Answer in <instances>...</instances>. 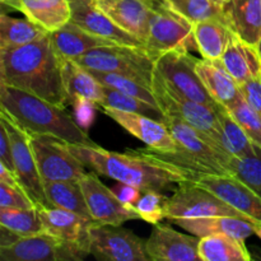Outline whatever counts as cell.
Wrapping results in <instances>:
<instances>
[{
  "label": "cell",
  "instance_id": "obj_33",
  "mask_svg": "<svg viewBox=\"0 0 261 261\" xmlns=\"http://www.w3.org/2000/svg\"><path fill=\"white\" fill-rule=\"evenodd\" d=\"M163 2L193 24L209 19H218L227 23L224 15V4L218 0H163Z\"/></svg>",
  "mask_w": 261,
  "mask_h": 261
},
{
  "label": "cell",
  "instance_id": "obj_35",
  "mask_svg": "<svg viewBox=\"0 0 261 261\" xmlns=\"http://www.w3.org/2000/svg\"><path fill=\"white\" fill-rule=\"evenodd\" d=\"M92 75L97 79L101 84L106 87H111V88L117 89V91L122 92V93L132 96L134 98H139L142 101L148 102V103L153 105V106L160 109L157 99H155L154 93H153L152 88L147 87L145 84L140 83L139 81L130 76L124 75V74H117V73H107V71H97L91 70Z\"/></svg>",
  "mask_w": 261,
  "mask_h": 261
},
{
  "label": "cell",
  "instance_id": "obj_46",
  "mask_svg": "<svg viewBox=\"0 0 261 261\" xmlns=\"http://www.w3.org/2000/svg\"><path fill=\"white\" fill-rule=\"evenodd\" d=\"M255 234H256L257 237H260V239H261V223L257 224V227H256V233H255Z\"/></svg>",
  "mask_w": 261,
  "mask_h": 261
},
{
  "label": "cell",
  "instance_id": "obj_5",
  "mask_svg": "<svg viewBox=\"0 0 261 261\" xmlns=\"http://www.w3.org/2000/svg\"><path fill=\"white\" fill-rule=\"evenodd\" d=\"M75 61L91 70L124 74L152 88L154 60L144 48L114 43L89 50Z\"/></svg>",
  "mask_w": 261,
  "mask_h": 261
},
{
  "label": "cell",
  "instance_id": "obj_19",
  "mask_svg": "<svg viewBox=\"0 0 261 261\" xmlns=\"http://www.w3.org/2000/svg\"><path fill=\"white\" fill-rule=\"evenodd\" d=\"M93 3L120 28L145 43L154 0H93Z\"/></svg>",
  "mask_w": 261,
  "mask_h": 261
},
{
  "label": "cell",
  "instance_id": "obj_37",
  "mask_svg": "<svg viewBox=\"0 0 261 261\" xmlns=\"http://www.w3.org/2000/svg\"><path fill=\"white\" fill-rule=\"evenodd\" d=\"M237 124L242 127L247 137L254 144L261 148V117L260 115L247 103L244 96H240L231 105L226 107Z\"/></svg>",
  "mask_w": 261,
  "mask_h": 261
},
{
  "label": "cell",
  "instance_id": "obj_20",
  "mask_svg": "<svg viewBox=\"0 0 261 261\" xmlns=\"http://www.w3.org/2000/svg\"><path fill=\"white\" fill-rule=\"evenodd\" d=\"M37 209L42 219L45 232L65 242L89 246V228L93 224V221L84 218L74 212L53 205H40Z\"/></svg>",
  "mask_w": 261,
  "mask_h": 261
},
{
  "label": "cell",
  "instance_id": "obj_11",
  "mask_svg": "<svg viewBox=\"0 0 261 261\" xmlns=\"http://www.w3.org/2000/svg\"><path fill=\"white\" fill-rule=\"evenodd\" d=\"M196 59L190 51H167L154 60L155 71L163 81L188 98L217 107L218 103L206 91L196 71Z\"/></svg>",
  "mask_w": 261,
  "mask_h": 261
},
{
  "label": "cell",
  "instance_id": "obj_8",
  "mask_svg": "<svg viewBox=\"0 0 261 261\" xmlns=\"http://www.w3.org/2000/svg\"><path fill=\"white\" fill-rule=\"evenodd\" d=\"M28 137L42 181H79L87 173V166L73 154L65 140L48 134Z\"/></svg>",
  "mask_w": 261,
  "mask_h": 261
},
{
  "label": "cell",
  "instance_id": "obj_17",
  "mask_svg": "<svg viewBox=\"0 0 261 261\" xmlns=\"http://www.w3.org/2000/svg\"><path fill=\"white\" fill-rule=\"evenodd\" d=\"M70 3L71 23L97 37L105 38L117 45L144 48L142 41L120 28L111 18L94 5L93 0H70Z\"/></svg>",
  "mask_w": 261,
  "mask_h": 261
},
{
  "label": "cell",
  "instance_id": "obj_7",
  "mask_svg": "<svg viewBox=\"0 0 261 261\" xmlns=\"http://www.w3.org/2000/svg\"><path fill=\"white\" fill-rule=\"evenodd\" d=\"M152 91L163 115L175 116L188 122L189 125L195 127L196 130H199L221 145L218 111H217L221 105L213 107L188 98L180 92L173 89L172 87L168 86L163 81L162 76L155 71V69L152 81Z\"/></svg>",
  "mask_w": 261,
  "mask_h": 261
},
{
  "label": "cell",
  "instance_id": "obj_36",
  "mask_svg": "<svg viewBox=\"0 0 261 261\" xmlns=\"http://www.w3.org/2000/svg\"><path fill=\"white\" fill-rule=\"evenodd\" d=\"M102 91H103V98L99 103V107H110V109L121 110V111L137 112V114H143L145 116L161 120V121L163 120V112L161 111V109L148 103V102L127 96L111 87L103 86Z\"/></svg>",
  "mask_w": 261,
  "mask_h": 261
},
{
  "label": "cell",
  "instance_id": "obj_12",
  "mask_svg": "<svg viewBox=\"0 0 261 261\" xmlns=\"http://www.w3.org/2000/svg\"><path fill=\"white\" fill-rule=\"evenodd\" d=\"M91 255L101 261H150L145 242L129 229L94 223L89 228Z\"/></svg>",
  "mask_w": 261,
  "mask_h": 261
},
{
  "label": "cell",
  "instance_id": "obj_24",
  "mask_svg": "<svg viewBox=\"0 0 261 261\" xmlns=\"http://www.w3.org/2000/svg\"><path fill=\"white\" fill-rule=\"evenodd\" d=\"M196 71L214 101L221 106L227 107L241 96L240 84L224 68L221 59L209 60L201 59L196 61Z\"/></svg>",
  "mask_w": 261,
  "mask_h": 261
},
{
  "label": "cell",
  "instance_id": "obj_39",
  "mask_svg": "<svg viewBox=\"0 0 261 261\" xmlns=\"http://www.w3.org/2000/svg\"><path fill=\"white\" fill-rule=\"evenodd\" d=\"M167 199L168 198L162 195V193H160V191H144L135 204V211L139 214L140 219L155 226L162 219L166 218Z\"/></svg>",
  "mask_w": 261,
  "mask_h": 261
},
{
  "label": "cell",
  "instance_id": "obj_9",
  "mask_svg": "<svg viewBox=\"0 0 261 261\" xmlns=\"http://www.w3.org/2000/svg\"><path fill=\"white\" fill-rule=\"evenodd\" d=\"M88 255L89 246L65 242L47 232L20 237L8 246H0L3 261H81Z\"/></svg>",
  "mask_w": 261,
  "mask_h": 261
},
{
  "label": "cell",
  "instance_id": "obj_47",
  "mask_svg": "<svg viewBox=\"0 0 261 261\" xmlns=\"http://www.w3.org/2000/svg\"><path fill=\"white\" fill-rule=\"evenodd\" d=\"M256 50H257V53H259V56H260V59H261V38H260L259 43H257V45H256Z\"/></svg>",
  "mask_w": 261,
  "mask_h": 261
},
{
  "label": "cell",
  "instance_id": "obj_48",
  "mask_svg": "<svg viewBox=\"0 0 261 261\" xmlns=\"http://www.w3.org/2000/svg\"><path fill=\"white\" fill-rule=\"evenodd\" d=\"M218 2H221V3H223V4H224V3H227V2H228V0H218Z\"/></svg>",
  "mask_w": 261,
  "mask_h": 261
},
{
  "label": "cell",
  "instance_id": "obj_45",
  "mask_svg": "<svg viewBox=\"0 0 261 261\" xmlns=\"http://www.w3.org/2000/svg\"><path fill=\"white\" fill-rule=\"evenodd\" d=\"M0 3H2L3 10H4L5 8H8V9L18 10V12H19L20 0H0Z\"/></svg>",
  "mask_w": 261,
  "mask_h": 261
},
{
  "label": "cell",
  "instance_id": "obj_29",
  "mask_svg": "<svg viewBox=\"0 0 261 261\" xmlns=\"http://www.w3.org/2000/svg\"><path fill=\"white\" fill-rule=\"evenodd\" d=\"M199 256L201 261H250L251 255L244 240L229 234H211L199 240Z\"/></svg>",
  "mask_w": 261,
  "mask_h": 261
},
{
  "label": "cell",
  "instance_id": "obj_28",
  "mask_svg": "<svg viewBox=\"0 0 261 261\" xmlns=\"http://www.w3.org/2000/svg\"><path fill=\"white\" fill-rule=\"evenodd\" d=\"M233 35L234 32L231 27L226 22L218 19L203 20L194 24L196 48L203 59H221Z\"/></svg>",
  "mask_w": 261,
  "mask_h": 261
},
{
  "label": "cell",
  "instance_id": "obj_6",
  "mask_svg": "<svg viewBox=\"0 0 261 261\" xmlns=\"http://www.w3.org/2000/svg\"><path fill=\"white\" fill-rule=\"evenodd\" d=\"M144 48L153 60L167 51H191L196 48L194 24L171 9L163 0H154Z\"/></svg>",
  "mask_w": 261,
  "mask_h": 261
},
{
  "label": "cell",
  "instance_id": "obj_15",
  "mask_svg": "<svg viewBox=\"0 0 261 261\" xmlns=\"http://www.w3.org/2000/svg\"><path fill=\"white\" fill-rule=\"evenodd\" d=\"M193 181L213 193L245 217L261 223V196L234 175L199 173Z\"/></svg>",
  "mask_w": 261,
  "mask_h": 261
},
{
  "label": "cell",
  "instance_id": "obj_42",
  "mask_svg": "<svg viewBox=\"0 0 261 261\" xmlns=\"http://www.w3.org/2000/svg\"><path fill=\"white\" fill-rule=\"evenodd\" d=\"M0 163L4 165L8 170L15 173L10 138L9 134H8L7 127H5V125L2 121H0Z\"/></svg>",
  "mask_w": 261,
  "mask_h": 261
},
{
  "label": "cell",
  "instance_id": "obj_22",
  "mask_svg": "<svg viewBox=\"0 0 261 261\" xmlns=\"http://www.w3.org/2000/svg\"><path fill=\"white\" fill-rule=\"evenodd\" d=\"M61 78L69 103L76 99H87L99 106L103 98V86L92 75L91 71L73 59L60 58Z\"/></svg>",
  "mask_w": 261,
  "mask_h": 261
},
{
  "label": "cell",
  "instance_id": "obj_32",
  "mask_svg": "<svg viewBox=\"0 0 261 261\" xmlns=\"http://www.w3.org/2000/svg\"><path fill=\"white\" fill-rule=\"evenodd\" d=\"M217 111L219 120V142L222 148L231 157L242 158L254 154L256 152V144L251 142L226 107L219 106Z\"/></svg>",
  "mask_w": 261,
  "mask_h": 261
},
{
  "label": "cell",
  "instance_id": "obj_34",
  "mask_svg": "<svg viewBox=\"0 0 261 261\" xmlns=\"http://www.w3.org/2000/svg\"><path fill=\"white\" fill-rule=\"evenodd\" d=\"M0 226L10 229L20 237L33 236L45 232L37 208L0 209Z\"/></svg>",
  "mask_w": 261,
  "mask_h": 261
},
{
  "label": "cell",
  "instance_id": "obj_43",
  "mask_svg": "<svg viewBox=\"0 0 261 261\" xmlns=\"http://www.w3.org/2000/svg\"><path fill=\"white\" fill-rule=\"evenodd\" d=\"M74 107H75V116L78 119V124L83 127L84 130L87 129L89 124L93 120V112H94V106H98L97 103L91 101H87V99H76L75 102H73Z\"/></svg>",
  "mask_w": 261,
  "mask_h": 261
},
{
  "label": "cell",
  "instance_id": "obj_23",
  "mask_svg": "<svg viewBox=\"0 0 261 261\" xmlns=\"http://www.w3.org/2000/svg\"><path fill=\"white\" fill-rule=\"evenodd\" d=\"M224 15L234 35L252 46L261 38V0H228Z\"/></svg>",
  "mask_w": 261,
  "mask_h": 261
},
{
  "label": "cell",
  "instance_id": "obj_41",
  "mask_svg": "<svg viewBox=\"0 0 261 261\" xmlns=\"http://www.w3.org/2000/svg\"><path fill=\"white\" fill-rule=\"evenodd\" d=\"M241 94L247 103L260 115L261 117V78H254L240 86Z\"/></svg>",
  "mask_w": 261,
  "mask_h": 261
},
{
  "label": "cell",
  "instance_id": "obj_4",
  "mask_svg": "<svg viewBox=\"0 0 261 261\" xmlns=\"http://www.w3.org/2000/svg\"><path fill=\"white\" fill-rule=\"evenodd\" d=\"M162 121L175 138L178 150L173 154L154 152L158 157L186 168L195 176L199 173L232 175L229 168L232 157L218 143L175 116L163 115Z\"/></svg>",
  "mask_w": 261,
  "mask_h": 261
},
{
  "label": "cell",
  "instance_id": "obj_16",
  "mask_svg": "<svg viewBox=\"0 0 261 261\" xmlns=\"http://www.w3.org/2000/svg\"><path fill=\"white\" fill-rule=\"evenodd\" d=\"M102 111L116 121L122 129L129 132L144 144L152 152L161 154H173L178 150L175 138L163 121L153 117L145 116L137 112L121 111V110L101 107Z\"/></svg>",
  "mask_w": 261,
  "mask_h": 261
},
{
  "label": "cell",
  "instance_id": "obj_27",
  "mask_svg": "<svg viewBox=\"0 0 261 261\" xmlns=\"http://www.w3.org/2000/svg\"><path fill=\"white\" fill-rule=\"evenodd\" d=\"M19 12L47 30H59L71 19L70 0H20Z\"/></svg>",
  "mask_w": 261,
  "mask_h": 261
},
{
  "label": "cell",
  "instance_id": "obj_30",
  "mask_svg": "<svg viewBox=\"0 0 261 261\" xmlns=\"http://www.w3.org/2000/svg\"><path fill=\"white\" fill-rule=\"evenodd\" d=\"M43 189L48 205L74 212L93 221L79 181H43Z\"/></svg>",
  "mask_w": 261,
  "mask_h": 261
},
{
  "label": "cell",
  "instance_id": "obj_10",
  "mask_svg": "<svg viewBox=\"0 0 261 261\" xmlns=\"http://www.w3.org/2000/svg\"><path fill=\"white\" fill-rule=\"evenodd\" d=\"M216 216L247 218L213 193L196 185L194 181L180 184L177 190L166 203V219L168 221Z\"/></svg>",
  "mask_w": 261,
  "mask_h": 261
},
{
  "label": "cell",
  "instance_id": "obj_49",
  "mask_svg": "<svg viewBox=\"0 0 261 261\" xmlns=\"http://www.w3.org/2000/svg\"><path fill=\"white\" fill-rule=\"evenodd\" d=\"M260 78H261V75H260Z\"/></svg>",
  "mask_w": 261,
  "mask_h": 261
},
{
  "label": "cell",
  "instance_id": "obj_13",
  "mask_svg": "<svg viewBox=\"0 0 261 261\" xmlns=\"http://www.w3.org/2000/svg\"><path fill=\"white\" fill-rule=\"evenodd\" d=\"M0 121L5 125L8 134H9L15 175H17L20 185L27 191L36 205H48L45 195V189H43L42 177L38 171L27 132H24L4 111H2V115H0Z\"/></svg>",
  "mask_w": 261,
  "mask_h": 261
},
{
  "label": "cell",
  "instance_id": "obj_1",
  "mask_svg": "<svg viewBox=\"0 0 261 261\" xmlns=\"http://www.w3.org/2000/svg\"><path fill=\"white\" fill-rule=\"evenodd\" d=\"M69 149L84 165L98 175L139 189L142 193L154 190L162 193L173 185L193 181V172L158 157L154 152L117 153L98 145L69 144Z\"/></svg>",
  "mask_w": 261,
  "mask_h": 261
},
{
  "label": "cell",
  "instance_id": "obj_26",
  "mask_svg": "<svg viewBox=\"0 0 261 261\" xmlns=\"http://www.w3.org/2000/svg\"><path fill=\"white\" fill-rule=\"evenodd\" d=\"M221 61L240 86L261 75V59L256 46L250 45L237 35L232 36Z\"/></svg>",
  "mask_w": 261,
  "mask_h": 261
},
{
  "label": "cell",
  "instance_id": "obj_2",
  "mask_svg": "<svg viewBox=\"0 0 261 261\" xmlns=\"http://www.w3.org/2000/svg\"><path fill=\"white\" fill-rule=\"evenodd\" d=\"M0 83L30 92L63 109L69 103L60 58L48 35L28 45L0 50Z\"/></svg>",
  "mask_w": 261,
  "mask_h": 261
},
{
  "label": "cell",
  "instance_id": "obj_21",
  "mask_svg": "<svg viewBox=\"0 0 261 261\" xmlns=\"http://www.w3.org/2000/svg\"><path fill=\"white\" fill-rule=\"evenodd\" d=\"M172 223L177 224L185 231L190 232L194 236L205 237L211 234H229L236 239L246 240L250 236L256 233V222L249 218L231 216H216V217H203V218L191 219H173Z\"/></svg>",
  "mask_w": 261,
  "mask_h": 261
},
{
  "label": "cell",
  "instance_id": "obj_38",
  "mask_svg": "<svg viewBox=\"0 0 261 261\" xmlns=\"http://www.w3.org/2000/svg\"><path fill=\"white\" fill-rule=\"evenodd\" d=\"M232 175L244 181L247 186L261 196V148L256 145V152L242 158H231L229 163Z\"/></svg>",
  "mask_w": 261,
  "mask_h": 261
},
{
  "label": "cell",
  "instance_id": "obj_40",
  "mask_svg": "<svg viewBox=\"0 0 261 261\" xmlns=\"http://www.w3.org/2000/svg\"><path fill=\"white\" fill-rule=\"evenodd\" d=\"M37 208L22 185H10L0 181V209Z\"/></svg>",
  "mask_w": 261,
  "mask_h": 261
},
{
  "label": "cell",
  "instance_id": "obj_3",
  "mask_svg": "<svg viewBox=\"0 0 261 261\" xmlns=\"http://www.w3.org/2000/svg\"><path fill=\"white\" fill-rule=\"evenodd\" d=\"M0 107L28 134H48L69 144L96 145L65 109L45 98L0 83Z\"/></svg>",
  "mask_w": 261,
  "mask_h": 261
},
{
  "label": "cell",
  "instance_id": "obj_14",
  "mask_svg": "<svg viewBox=\"0 0 261 261\" xmlns=\"http://www.w3.org/2000/svg\"><path fill=\"white\" fill-rule=\"evenodd\" d=\"M98 173L87 172L79 180L87 206L94 223L121 226L132 219H140L134 205L124 203L112 189L101 182Z\"/></svg>",
  "mask_w": 261,
  "mask_h": 261
},
{
  "label": "cell",
  "instance_id": "obj_44",
  "mask_svg": "<svg viewBox=\"0 0 261 261\" xmlns=\"http://www.w3.org/2000/svg\"><path fill=\"white\" fill-rule=\"evenodd\" d=\"M112 190H114V193L116 194L124 203L134 206L135 204H137V201L139 200L140 193H142L138 188H134V186L126 185V184L122 182H119V185L112 188Z\"/></svg>",
  "mask_w": 261,
  "mask_h": 261
},
{
  "label": "cell",
  "instance_id": "obj_25",
  "mask_svg": "<svg viewBox=\"0 0 261 261\" xmlns=\"http://www.w3.org/2000/svg\"><path fill=\"white\" fill-rule=\"evenodd\" d=\"M48 37L59 58L73 59V60H76L89 50L96 47L114 45L111 41L97 37L71 22L50 32Z\"/></svg>",
  "mask_w": 261,
  "mask_h": 261
},
{
  "label": "cell",
  "instance_id": "obj_31",
  "mask_svg": "<svg viewBox=\"0 0 261 261\" xmlns=\"http://www.w3.org/2000/svg\"><path fill=\"white\" fill-rule=\"evenodd\" d=\"M48 33L47 30L28 18H13L4 12L0 15V50L28 45L46 37Z\"/></svg>",
  "mask_w": 261,
  "mask_h": 261
},
{
  "label": "cell",
  "instance_id": "obj_18",
  "mask_svg": "<svg viewBox=\"0 0 261 261\" xmlns=\"http://www.w3.org/2000/svg\"><path fill=\"white\" fill-rule=\"evenodd\" d=\"M199 240L158 223L145 241V249L150 261H196L200 260Z\"/></svg>",
  "mask_w": 261,
  "mask_h": 261
}]
</instances>
